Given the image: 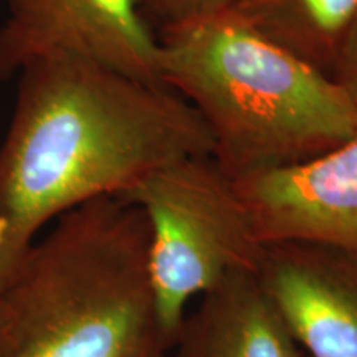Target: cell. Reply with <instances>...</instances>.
Here are the masks:
<instances>
[{"label": "cell", "instance_id": "1", "mask_svg": "<svg viewBox=\"0 0 357 357\" xmlns=\"http://www.w3.org/2000/svg\"><path fill=\"white\" fill-rule=\"evenodd\" d=\"M17 77L0 146V266L71 208L128 194L178 160L212 158L202 119L166 84L63 53Z\"/></svg>", "mask_w": 357, "mask_h": 357}, {"label": "cell", "instance_id": "2", "mask_svg": "<svg viewBox=\"0 0 357 357\" xmlns=\"http://www.w3.org/2000/svg\"><path fill=\"white\" fill-rule=\"evenodd\" d=\"M45 230L8 271L0 357H171L139 205L106 195Z\"/></svg>", "mask_w": 357, "mask_h": 357}, {"label": "cell", "instance_id": "3", "mask_svg": "<svg viewBox=\"0 0 357 357\" xmlns=\"http://www.w3.org/2000/svg\"><path fill=\"white\" fill-rule=\"evenodd\" d=\"M158 37L160 82L199 114L212 159L229 177L303 162L356 132V106L331 75L234 13Z\"/></svg>", "mask_w": 357, "mask_h": 357}, {"label": "cell", "instance_id": "4", "mask_svg": "<svg viewBox=\"0 0 357 357\" xmlns=\"http://www.w3.org/2000/svg\"><path fill=\"white\" fill-rule=\"evenodd\" d=\"M124 197L139 205L149 225L151 283L172 349L194 301L230 276L258 273L265 243L212 158L174 162Z\"/></svg>", "mask_w": 357, "mask_h": 357}, {"label": "cell", "instance_id": "5", "mask_svg": "<svg viewBox=\"0 0 357 357\" xmlns=\"http://www.w3.org/2000/svg\"><path fill=\"white\" fill-rule=\"evenodd\" d=\"M0 83L30 61L73 55L144 82L160 83L159 37L139 0H6Z\"/></svg>", "mask_w": 357, "mask_h": 357}, {"label": "cell", "instance_id": "6", "mask_svg": "<svg viewBox=\"0 0 357 357\" xmlns=\"http://www.w3.org/2000/svg\"><path fill=\"white\" fill-rule=\"evenodd\" d=\"M230 178L265 245L357 253V129L316 158Z\"/></svg>", "mask_w": 357, "mask_h": 357}, {"label": "cell", "instance_id": "7", "mask_svg": "<svg viewBox=\"0 0 357 357\" xmlns=\"http://www.w3.org/2000/svg\"><path fill=\"white\" fill-rule=\"evenodd\" d=\"M260 281L306 357H357V253L265 245Z\"/></svg>", "mask_w": 357, "mask_h": 357}, {"label": "cell", "instance_id": "8", "mask_svg": "<svg viewBox=\"0 0 357 357\" xmlns=\"http://www.w3.org/2000/svg\"><path fill=\"white\" fill-rule=\"evenodd\" d=\"M171 357H301L258 273L234 275L194 301Z\"/></svg>", "mask_w": 357, "mask_h": 357}, {"label": "cell", "instance_id": "9", "mask_svg": "<svg viewBox=\"0 0 357 357\" xmlns=\"http://www.w3.org/2000/svg\"><path fill=\"white\" fill-rule=\"evenodd\" d=\"M234 15L278 47L331 75L357 0H242Z\"/></svg>", "mask_w": 357, "mask_h": 357}, {"label": "cell", "instance_id": "10", "mask_svg": "<svg viewBox=\"0 0 357 357\" xmlns=\"http://www.w3.org/2000/svg\"><path fill=\"white\" fill-rule=\"evenodd\" d=\"M242 0H139L141 10L155 33L234 12Z\"/></svg>", "mask_w": 357, "mask_h": 357}, {"label": "cell", "instance_id": "11", "mask_svg": "<svg viewBox=\"0 0 357 357\" xmlns=\"http://www.w3.org/2000/svg\"><path fill=\"white\" fill-rule=\"evenodd\" d=\"M331 77L344 89V93L357 109V15L339 45Z\"/></svg>", "mask_w": 357, "mask_h": 357}, {"label": "cell", "instance_id": "12", "mask_svg": "<svg viewBox=\"0 0 357 357\" xmlns=\"http://www.w3.org/2000/svg\"><path fill=\"white\" fill-rule=\"evenodd\" d=\"M8 271H10V268L0 266V349H2L3 326H6V301H3V293H6Z\"/></svg>", "mask_w": 357, "mask_h": 357}, {"label": "cell", "instance_id": "13", "mask_svg": "<svg viewBox=\"0 0 357 357\" xmlns=\"http://www.w3.org/2000/svg\"><path fill=\"white\" fill-rule=\"evenodd\" d=\"M301 357H306V356H305V354H301Z\"/></svg>", "mask_w": 357, "mask_h": 357}]
</instances>
